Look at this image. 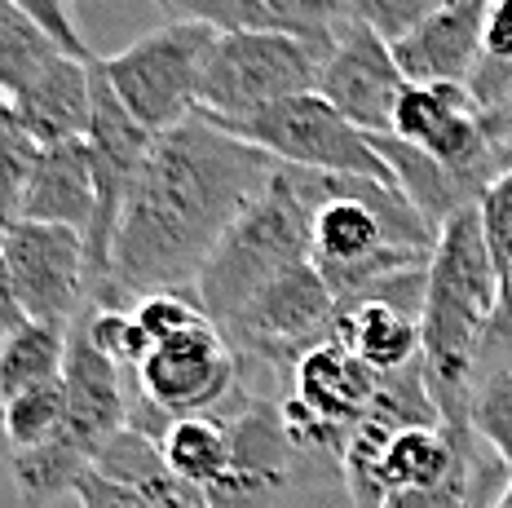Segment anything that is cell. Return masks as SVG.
I'll return each mask as SVG.
<instances>
[{"instance_id": "1", "label": "cell", "mask_w": 512, "mask_h": 508, "mask_svg": "<svg viewBox=\"0 0 512 508\" xmlns=\"http://www.w3.org/2000/svg\"><path fill=\"white\" fill-rule=\"evenodd\" d=\"M270 173V155L204 115L155 133L115 221L111 270L89 305L128 310L146 292L195 288L208 252Z\"/></svg>"}, {"instance_id": "2", "label": "cell", "mask_w": 512, "mask_h": 508, "mask_svg": "<svg viewBox=\"0 0 512 508\" xmlns=\"http://www.w3.org/2000/svg\"><path fill=\"white\" fill-rule=\"evenodd\" d=\"M495 296V261H490L482 213L477 204L460 208L437 226L420 305V376L446 429H473L468 411L482 376V345Z\"/></svg>"}, {"instance_id": "3", "label": "cell", "mask_w": 512, "mask_h": 508, "mask_svg": "<svg viewBox=\"0 0 512 508\" xmlns=\"http://www.w3.org/2000/svg\"><path fill=\"white\" fill-rule=\"evenodd\" d=\"M314 204L309 266L323 274L336 301H349L371 283L429 266L437 230L393 182L354 173L296 168Z\"/></svg>"}, {"instance_id": "4", "label": "cell", "mask_w": 512, "mask_h": 508, "mask_svg": "<svg viewBox=\"0 0 512 508\" xmlns=\"http://www.w3.org/2000/svg\"><path fill=\"white\" fill-rule=\"evenodd\" d=\"M62 394H67V411L53 438L27 451H9V473L23 508H49L62 495H76V482L93 473L106 442L128 425V380L89 341L80 319L67 332Z\"/></svg>"}, {"instance_id": "5", "label": "cell", "mask_w": 512, "mask_h": 508, "mask_svg": "<svg viewBox=\"0 0 512 508\" xmlns=\"http://www.w3.org/2000/svg\"><path fill=\"white\" fill-rule=\"evenodd\" d=\"M309 221H314V204L305 195L301 173L287 164H274L270 182L256 190L248 208L226 226V235L208 252L195 288H190L212 323L226 327L265 283L305 266Z\"/></svg>"}, {"instance_id": "6", "label": "cell", "mask_w": 512, "mask_h": 508, "mask_svg": "<svg viewBox=\"0 0 512 508\" xmlns=\"http://www.w3.org/2000/svg\"><path fill=\"white\" fill-rule=\"evenodd\" d=\"M332 45H318L287 31H230L217 36L204 62L199 111L204 120H234L261 111L292 93H309L318 84L323 58Z\"/></svg>"}, {"instance_id": "7", "label": "cell", "mask_w": 512, "mask_h": 508, "mask_svg": "<svg viewBox=\"0 0 512 508\" xmlns=\"http://www.w3.org/2000/svg\"><path fill=\"white\" fill-rule=\"evenodd\" d=\"M217 31L204 23H159L102 62V76L142 129L164 133L199 111V84Z\"/></svg>"}, {"instance_id": "8", "label": "cell", "mask_w": 512, "mask_h": 508, "mask_svg": "<svg viewBox=\"0 0 512 508\" xmlns=\"http://www.w3.org/2000/svg\"><path fill=\"white\" fill-rule=\"evenodd\" d=\"M217 129L234 133L239 142L256 146L270 155L274 164L287 168H309V173H354V177H380L393 182L389 164L371 146V133L354 129L327 98L309 93H292L283 102H270L261 111L234 115V120H212Z\"/></svg>"}, {"instance_id": "9", "label": "cell", "mask_w": 512, "mask_h": 508, "mask_svg": "<svg viewBox=\"0 0 512 508\" xmlns=\"http://www.w3.org/2000/svg\"><path fill=\"white\" fill-rule=\"evenodd\" d=\"M212 416L226 420L230 464L208 486L212 508H274L296 486L301 455L287 442L279 398L239 363V385Z\"/></svg>"}, {"instance_id": "10", "label": "cell", "mask_w": 512, "mask_h": 508, "mask_svg": "<svg viewBox=\"0 0 512 508\" xmlns=\"http://www.w3.org/2000/svg\"><path fill=\"white\" fill-rule=\"evenodd\" d=\"M336 296L314 266H296L265 283L234 319L221 327L243 363L261 367L274 380H292L296 363L332 336Z\"/></svg>"}, {"instance_id": "11", "label": "cell", "mask_w": 512, "mask_h": 508, "mask_svg": "<svg viewBox=\"0 0 512 508\" xmlns=\"http://www.w3.org/2000/svg\"><path fill=\"white\" fill-rule=\"evenodd\" d=\"M0 252L31 323L71 327L89 310V252L80 230L18 217L0 226Z\"/></svg>"}, {"instance_id": "12", "label": "cell", "mask_w": 512, "mask_h": 508, "mask_svg": "<svg viewBox=\"0 0 512 508\" xmlns=\"http://www.w3.org/2000/svg\"><path fill=\"white\" fill-rule=\"evenodd\" d=\"M128 376H133L137 394L164 411L168 420L208 416L239 385V354L226 341V332L204 319L199 327H186V332L159 341L146 354V363Z\"/></svg>"}, {"instance_id": "13", "label": "cell", "mask_w": 512, "mask_h": 508, "mask_svg": "<svg viewBox=\"0 0 512 508\" xmlns=\"http://www.w3.org/2000/svg\"><path fill=\"white\" fill-rule=\"evenodd\" d=\"M402 89H407V76L393 62L389 40H380L358 14H349L323 58L314 93L332 102L354 129L376 137L393 129V107Z\"/></svg>"}, {"instance_id": "14", "label": "cell", "mask_w": 512, "mask_h": 508, "mask_svg": "<svg viewBox=\"0 0 512 508\" xmlns=\"http://www.w3.org/2000/svg\"><path fill=\"white\" fill-rule=\"evenodd\" d=\"M164 23H204L217 36L230 31H287L332 45L340 23L354 14L349 0H151Z\"/></svg>"}, {"instance_id": "15", "label": "cell", "mask_w": 512, "mask_h": 508, "mask_svg": "<svg viewBox=\"0 0 512 508\" xmlns=\"http://www.w3.org/2000/svg\"><path fill=\"white\" fill-rule=\"evenodd\" d=\"M486 9L490 0H455L411 36L393 40V62L407 84H468L482 62Z\"/></svg>"}, {"instance_id": "16", "label": "cell", "mask_w": 512, "mask_h": 508, "mask_svg": "<svg viewBox=\"0 0 512 508\" xmlns=\"http://www.w3.org/2000/svg\"><path fill=\"white\" fill-rule=\"evenodd\" d=\"M332 336L349 345L371 372H407L420 363V314L402 310L376 288H362L349 301H336Z\"/></svg>"}, {"instance_id": "17", "label": "cell", "mask_w": 512, "mask_h": 508, "mask_svg": "<svg viewBox=\"0 0 512 508\" xmlns=\"http://www.w3.org/2000/svg\"><path fill=\"white\" fill-rule=\"evenodd\" d=\"M9 102H14L18 120L27 124V133L40 146L76 142V137L89 133V115H93V58L58 54Z\"/></svg>"}, {"instance_id": "18", "label": "cell", "mask_w": 512, "mask_h": 508, "mask_svg": "<svg viewBox=\"0 0 512 508\" xmlns=\"http://www.w3.org/2000/svg\"><path fill=\"white\" fill-rule=\"evenodd\" d=\"M93 213H98V186H93L89 142L76 137V142L40 146V160L31 168V182L23 190L18 217L49 221V226H71V230H80V235H89Z\"/></svg>"}, {"instance_id": "19", "label": "cell", "mask_w": 512, "mask_h": 508, "mask_svg": "<svg viewBox=\"0 0 512 508\" xmlns=\"http://www.w3.org/2000/svg\"><path fill=\"white\" fill-rule=\"evenodd\" d=\"M376 385H380V372H371L354 349L340 345L336 336H327L323 345H314L296 363L292 380H287V394L305 402L314 416L354 429L358 416L367 411V402L376 398Z\"/></svg>"}, {"instance_id": "20", "label": "cell", "mask_w": 512, "mask_h": 508, "mask_svg": "<svg viewBox=\"0 0 512 508\" xmlns=\"http://www.w3.org/2000/svg\"><path fill=\"white\" fill-rule=\"evenodd\" d=\"M93 469H98L102 478L128 486V491H137L155 508H212L208 491H199L195 482L181 478L173 464L164 460V451H159L155 438H146V433H137L128 425L106 442V451L98 455Z\"/></svg>"}, {"instance_id": "21", "label": "cell", "mask_w": 512, "mask_h": 508, "mask_svg": "<svg viewBox=\"0 0 512 508\" xmlns=\"http://www.w3.org/2000/svg\"><path fill=\"white\" fill-rule=\"evenodd\" d=\"M477 451V433L446 429V425H411L389 438L380 455V486L384 500L393 491H411V486H433L451 478L455 469Z\"/></svg>"}, {"instance_id": "22", "label": "cell", "mask_w": 512, "mask_h": 508, "mask_svg": "<svg viewBox=\"0 0 512 508\" xmlns=\"http://www.w3.org/2000/svg\"><path fill=\"white\" fill-rule=\"evenodd\" d=\"M67 332L71 327H49V323H18L5 332L0 345V402L23 394V389L62 380V363H67Z\"/></svg>"}, {"instance_id": "23", "label": "cell", "mask_w": 512, "mask_h": 508, "mask_svg": "<svg viewBox=\"0 0 512 508\" xmlns=\"http://www.w3.org/2000/svg\"><path fill=\"white\" fill-rule=\"evenodd\" d=\"M159 451L164 460L173 464L186 482H195L199 491H208L212 482L226 473L230 464V433H226V420L221 416H181L164 429L159 438Z\"/></svg>"}, {"instance_id": "24", "label": "cell", "mask_w": 512, "mask_h": 508, "mask_svg": "<svg viewBox=\"0 0 512 508\" xmlns=\"http://www.w3.org/2000/svg\"><path fill=\"white\" fill-rule=\"evenodd\" d=\"M58 54L62 49L49 40L45 27L31 23L18 5L0 0V93L5 98H14L27 80H36Z\"/></svg>"}, {"instance_id": "25", "label": "cell", "mask_w": 512, "mask_h": 508, "mask_svg": "<svg viewBox=\"0 0 512 508\" xmlns=\"http://www.w3.org/2000/svg\"><path fill=\"white\" fill-rule=\"evenodd\" d=\"M62 411H67V394H62V380L49 385L23 389V394L0 402V429H5L9 451H27L53 438V429L62 425Z\"/></svg>"}, {"instance_id": "26", "label": "cell", "mask_w": 512, "mask_h": 508, "mask_svg": "<svg viewBox=\"0 0 512 508\" xmlns=\"http://www.w3.org/2000/svg\"><path fill=\"white\" fill-rule=\"evenodd\" d=\"M468 425H473L477 442L512 473V367H490L477 376Z\"/></svg>"}, {"instance_id": "27", "label": "cell", "mask_w": 512, "mask_h": 508, "mask_svg": "<svg viewBox=\"0 0 512 508\" xmlns=\"http://www.w3.org/2000/svg\"><path fill=\"white\" fill-rule=\"evenodd\" d=\"M36 160H40V142L18 120L14 102L0 98V226H9L18 217V204H23V190L31 182Z\"/></svg>"}, {"instance_id": "28", "label": "cell", "mask_w": 512, "mask_h": 508, "mask_svg": "<svg viewBox=\"0 0 512 508\" xmlns=\"http://www.w3.org/2000/svg\"><path fill=\"white\" fill-rule=\"evenodd\" d=\"M80 323H84V332H89V341L98 345L120 372H137V367L146 363V354L155 349L146 327L137 323L133 310H124V305H89V310L80 314Z\"/></svg>"}, {"instance_id": "29", "label": "cell", "mask_w": 512, "mask_h": 508, "mask_svg": "<svg viewBox=\"0 0 512 508\" xmlns=\"http://www.w3.org/2000/svg\"><path fill=\"white\" fill-rule=\"evenodd\" d=\"M128 310H133V319L146 327V336H151L155 345L168 341V336H177V332H186V327H199V323L208 319L204 305H199V296L190 292V288L146 292V296H137Z\"/></svg>"}, {"instance_id": "30", "label": "cell", "mask_w": 512, "mask_h": 508, "mask_svg": "<svg viewBox=\"0 0 512 508\" xmlns=\"http://www.w3.org/2000/svg\"><path fill=\"white\" fill-rule=\"evenodd\" d=\"M354 5V14L376 31L380 40H402L411 36L420 23H429L433 14H442L446 5H455V0H349Z\"/></svg>"}, {"instance_id": "31", "label": "cell", "mask_w": 512, "mask_h": 508, "mask_svg": "<svg viewBox=\"0 0 512 508\" xmlns=\"http://www.w3.org/2000/svg\"><path fill=\"white\" fill-rule=\"evenodd\" d=\"M477 469H482V455H468L451 478L433 482V486H411V491H393L380 508H473L477 500Z\"/></svg>"}, {"instance_id": "32", "label": "cell", "mask_w": 512, "mask_h": 508, "mask_svg": "<svg viewBox=\"0 0 512 508\" xmlns=\"http://www.w3.org/2000/svg\"><path fill=\"white\" fill-rule=\"evenodd\" d=\"M9 5L23 9L36 27H45L49 40L62 49V54L93 58L89 45H84V36H80V27H76V9H71V0H9Z\"/></svg>"}, {"instance_id": "33", "label": "cell", "mask_w": 512, "mask_h": 508, "mask_svg": "<svg viewBox=\"0 0 512 508\" xmlns=\"http://www.w3.org/2000/svg\"><path fill=\"white\" fill-rule=\"evenodd\" d=\"M76 504L80 508H155V504H146L137 491H128V486L102 478L98 469L84 473V478L76 482Z\"/></svg>"}, {"instance_id": "34", "label": "cell", "mask_w": 512, "mask_h": 508, "mask_svg": "<svg viewBox=\"0 0 512 508\" xmlns=\"http://www.w3.org/2000/svg\"><path fill=\"white\" fill-rule=\"evenodd\" d=\"M482 58L512 62V0H490L486 31H482Z\"/></svg>"}, {"instance_id": "35", "label": "cell", "mask_w": 512, "mask_h": 508, "mask_svg": "<svg viewBox=\"0 0 512 508\" xmlns=\"http://www.w3.org/2000/svg\"><path fill=\"white\" fill-rule=\"evenodd\" d=\"M18 323H27V314H23V305H18L14 279H9V266H5V252H0V332H14Z\"/></svg>"}, {"instance_id": "36", "label": "cell", "mask_w": 512, "mask_h": 508, "mask_svg": "<svg viewBox=\"0 0 512 508\" xmlns=\"http://www.w3.org/2000/svg\"><path fill=\"white\" fill-rule=\"evenodd\" d=\"M499 486H504V482H495V460H482V469H477V500H473V508H490V504H495Z\"/></svg>"}, {"instance_id": "37", "label": "cell", "mask_w": 512, "mask_h": 508, "mask_svg": "<svg viewBox=\"0 0 512 508\" xmlns=\"http://www.w3.org/2000/svg\"><path fill=\"white\" fill-rule=\"evenodd\" d=\"M486 120H490V129L504 137V142H512V102L504 111H486Z\"/></svg>"}, {"instance_id": "38", "label": "cell", "mask_w": 512, "mask_h": 508, "mask_svg": "<svg viewBox=\"0 0 512 508\" xmlns=\"http://www.w3.org/2000/svg\"><path fill=\"white\" fill-rule=\"evenodd\" d=\"M490 508H512V473L504 478V486H499V495H495V504Z\"/></svg>"}, {"instance_id": "39", "label": "cell", "mask_w": 512, "mask_h": 508, "mask_svg": "<svg viewBox=\"0 0 512 508\" xmlns=\"http://www.w3.org/2000/svg\"><path fill=\"white\" fill-rule=\"evenodd\" d=\"M0 345H5V332H0Z\"/></svg>"}, {"instance_id": "40", "label": "cell", "mask_w": 512, "mask_h": 508, "mask_svg": "<svg viewBox=\"0 0 512 508\" xmlns=\"http://www.w3.org/2000/svg\"><path fill=\"white\" fill-rule=\"evenodd\" d=\"M0 98H5V93H0Z\"/></svg>"}]
</instances>
